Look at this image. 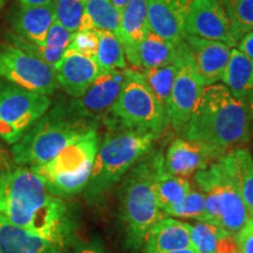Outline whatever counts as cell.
Wrapping results in <instances>:
<instances>
[{
    "mask_svg": "<svg viewBox=\"0 0 253 253\" xmlns=\"http://www.w3.org/2000/svg\"><path fill=\"white\" fill-rule=\"evenodd\" d=\"M0 219L62 244L71 229L67 204L28 167L14 168L0 186Z\"/></svg>",
    "mask_w": 253,
    "mask_h": 253,
    "instance_id": "cell-1",
    "label": "cell"
},
{
    "mask_svg": "<svg viewBox=\"0 0 253 253\" xmlns=\"http://www.w3.org/2000/svg\"><path fill=\"white\" fill-rule=\"evenodd\" d=\"M250 116L224 84L205 86L182 137L227 148L250 140Z\"/></svg>",
    "mask_w": 253,
    "mask_h": 253,
    "instance_id": "cell-2",
    "label": "cell"
},
{
    "mask_svg": "<svg viewBox=\"0 0 253 253\" xmlns=\"http://www.w3.org/2000/svg\"><path fill=\"white\" fill-rule=\"evenodd\" d=\"M94 129L96 122L78 115L69 104L56 106L12 145L11 155L20 167L41 166Z\"/></svg>",
    "mask_w": 253,
    "mask_h": 253,
    "instance_id": "cell-3",
    "label": "cell"
},
{
    "mask_svg": "<svg viewBox=\"0 0 253 253\" xmlns=\"http://www.w3.org/2000/svg\"><path fill=\"white\" fill-rule=\"evenodd\" d=\"M157 138L151 132L109 129L97 149L84 197L91 203L102 198L150 153Z\"/></svg>",
    "mask_w": 253,
    "mask_h": 253,
    "instance_id": "cell-4",
    "label": "cell"
},
{
    "mask_svg": "<svg viewBox=\"0 0 253 253\" xmlns=\"http://www.w3.org/2000/svg\"><path fill=\"white\" fill-rule=\"evenodd\" d=\"M161 153L150 151L125 176L120 188V218L125 229L126 243L131 250H140L151 227L163 218L157 207L153 177Z\"/></svg>",
    "mask_w": 253,
    "mask_h": 253,
    "instance_id": "cell-5",
    "label": "cell"
},
{
    "mask_svg": "<svg viewBox=\"0 0 253 253\" xmlns=\"http://www.w3.org/2000/svg\"><path fill=\"white\" fill-rule=\"evenodd\" d=\"M102 120L108 129L151 132L157 137L169 126L166 110L158 103L137 69H126V81L121 93Z\"/></svg>",
    "mask_w": 253,
    "mask_h": 253,
    "instance_id": "cell-6",
    "label": "cell"
},
{
    "mask_svg": "<svg viewBox=\"0 0 253 253\" xmlns=\"http://www.w3.org/2000/svg\"><path fill=\"white\" fill-rule=\"evenodd\" d=\"M99 145V135L94 129L47 163L31 167V169L50 194L60 198L72 197L86 188Z\"/></svg>",
    "mask_w": 253,
    "mask_h": 253,
    "instance_id": "cell-7",
    "label": "cell"
},
{
    "mask_svg": "<svg viewBox=\"0 0 253 253\" xmlns=\"http://www.w3.org/2000/svg\"><path fill=\"white\" fill-rule=\"evenodd\" d=\"M52 106L49 96L24 89L0 79V137L13 145Z\"/></svg>",
    "mask_w": 253,
    "mask_h": 253,
    "instance_id": "cell-8",
    "label": "cell"
},
{
    "mask_svg": "<svg viewBox=\"0 0 253 253\" xmlns=\"http://www.w3.org/2000/svg\"><path fill=\"white\" fill-rule=\"evenodd\" d=\"M0 79L47 96L59 88L53 66L9 43L0 45Z\"/></svg>",
    "mask_w": 253,
    "mask_h": 253,
    "instance_id": "cell-9",
    "label": "cell"
},
{
    "mask_svg": "<svg viewBox=\"0 0 253 253\" xmlns=\"http://www.w3.org/2000/svg\"><path fill=\"white\" fill-rule=\"evenodd\" d=\"M178 62L179 68L173 81L168 119L173 130L182 135L195 112L205 84L184 40L179 42Z\"/></svg>",
    "mask_w": 253,
    "mask_h": 253,
    "instance_id": "cell-10",
    "label": "cell"
},
{
    "mask_svg": "<svg viewBox=\"0 0 253 253\" xmlns=\"http://www.w3.org/2000/svg\"><path fill=\"white\" fill-rule=\"evenodd\" d=\"M195 181L202 191L214 195L220 210V227L237 237L248 223L250 214L232 179L216 161L207 169L196 172Z\"/></svg>",
    "mask_w": 253,
    "mask_h": 253,
    "instance_id": "cell-11",
    "label": "cell"
},
{
    "mask_svg": "<svg viewBox=\"0 0 253 253\" xmlns=\"http://www.w3.org/2000/svg\"><path fill=\"white\" fill-rule=\"evenodd\" d=\"M186 36L238 45L221 0H191L185 17Z\"/></svg>",
    "mask_w": 253,
    "mask_h": 253,
    "instance_id": "cell-12",
    "label": "cell"
},
{
    "mask_svg": "<svg viewBox=\"0 0 253 253\" xmlns=\"http://www.w3.org/2000/svg\"><path fill=\"white\" fill-rule=\"evenodd\" d=\"M125 81L126 69H102L88 89L80 97L71 101L69 107L82 118L97 122L112 109Z\"/></svg>",
    "mask_w": 253,
    "mask_h": 253,
    "instance_id": "cell-13",
    "label": "cell"
},
{
    "mask_svg": "<svg viewBox=\"0 0 253 253\" xmlns=\"http://www.w3.org/2000/svg\"><path fill=\"white\" fill-rule=\"evenodd\" d=\"M226 151L219 145L179 137L169 145L163 164L167 171L172 175L188 177L207 169Z\"/></svg>",
    "mask_w": 253,
    "mask_h": 253,
    "instance_id": "cell-14",
    "label": "cell"
},
{
    "mask_svg": "<svg viewBox=\"0 0 253 253\" xmlns=\"http://www.w3.org/2000/svg\"><path fill=\"white\" fill-rule=\"evenodd\" d=\"M54 71L59 87L73 99H77L88 89L102 69L94 59L68 47L61 60L54 66Z\"/></svg>",
    "mask_w": 253,
    "mask_h": 253,
    "instance_id": "cell-15",
    "label": "cell"
},
{
    "mask_svg": "<svg viewBox=\"0 0 253 253\" xmlns=\"http://www.w3.org/2000/svg\"><path fill=\"white\" fill-rule=\"evenodd\" d=\"M184 41L205 86L221 81L230 61L232 47L220 41L191 36H185Z\"/></svg>",
    "mask_w": 253,
    "mask_h": 253,
    "instance_id": "cell-16",
    "label": "cell"
},
{
    "mask_svg": "<svg viewBox=\"0 0 253 253\" xmlns=\"http://www.w3.org/2000/svg\"><path fill=\"white\" fill-rule=\"evenodd\" d=\"M191 0H148L149 31L172 42L184 40L185 17Z\"/></svg>",
    "mask_w": 253,
    "mask_h": 253,
    "instance_id": "cell-17",
    "label": "cell"
},
{
    "mask_svg": "<svg viewBox=\"0 0 253 253\" xmlns=\"http://www.w3.org/2000/svg\"><path fill=\"white\" fill-rule=\"evenodd\" d=\"M148 31V0H130L121 12L118 39L122 43L126 60L134 66V69H140L138 47Z\"/></svg>",
    "mask_w": 253,
    "mask_h": 253,
    "instance_id": "cell-18",
    "label": "cell"
},
{
    "mask_svg": "<svg viewBox=\"0 0 253 253\" xmlns=\"http://www.w3.org/2000/svg\"><path fill=\"white\" fill-rule=\"evenodd\" d=\"M143 245V253H167L191 248L190 224L163 217L151 227Z\"/></svg>",
    "mask_w": 253,
    "mask_h": 253,
    "instance_id": "cell-19",
    "label": "cell"
},
{
    "mask_svg": "<svg viewBox=\"0 0 253 253\" xmlns=\"http://www.w3.org/2000/svg\"><path fill=\"white\" fill-rule=\"evenodd\" d=\"M221 81L233 96L245 107L253 121V61L240 50L233 48Z\"/></svg>",
    "mask_w": 253,
    "mask_h": 253,
    "instance_id": "cell-20",
    "label": "cell"
},
{
    "mask_svg": "<svg viewBox=\"0 0 253 253\" xmlns=\"http://www.w3.org/2000/svg\"><path fill=\"white\" fill-rule=\"evenodd\" d=\"M217 163L236 184L250 218H253V157L251 153L248 149L237 148L221 155Z\"/></svg>",
    "mask_w": 253,
    "mask_h": 253,
    "instance_id": "cell-21",
    "label": "cell"
},
{
    "mask_svg": "<svg viewBox=\"0 0 253 253\" xmlns=\"http://www.w3.org/2000/svg\"><path fill=\"white\" fill-rule=\"evenodd\" d=\"M63 245L0 219V253H62Z\"/></svg>",
    "mask_w": 253,
    "mask_h": 253,
    "instance_id": "cell-22",
    "label": "cell"
},
{
    "mask_svg": "<svg viewBox=\"0 0 253 253\" xmlns=\"http://www.w3.org/2000/svg\"><path fill=\"white\" fill-rule=\"evenodd\" d=\"M54 4L21 6L12 18L14 33L34 43H42L54 23Z\"/></svg>",
    "mask_w": 253,
    "mask_h": 253,
    "instance_id": "cell-23",
    "label": "cell"
},
{
    "mask_svg": "<svg viewBox=\"0 0 253 253\" xmlns=\"http://www.w3.org/2000/svg\"><path fill=\"white\" fill-rule=\"evenodd\" d=\"M178 48L179 42H172L148 31L138 47L140 69L137 71L162 67L176 62L178 58Z\"/></svg>",
    "mask_w": 253,
    "mask_h": 253,
    "instance_id": "cell-24",
    "label": "cell"
},
{
    "mask_svg": "<svg viewBox=\"0 0 253 253\" xmlns=\"http://www.w3.org/2000/svg\"><path fill=\"white\" fill-rule=\"evenodd\" d=\"M164 155H161L153 177V189L157 207L163 210L179 199L189 191L191 185L185 177L176 176L167 171L163 164Z\"/></svg>",
    "mask_w": 253,
    "mask_h": 253,
    "instance_id": "cell-25",
    "label": "cell"
},
{
    "mask_svg": "<svg viewBox=\"0 0 253 253\" xmlns=\"http://www.w3.org/2000/svg\"><path fill=\"white\" fill-rule=\"evenodd\" d=\"M121 12L110 0H87L79 31H108L118 37Z\"/></svg>",
    "mask_w": 253,
    "mask_h": 253,
    "instance_id": "cell-26",
    "label": "cell"
},
{
    "mask_svg": "<svg viewBox=\"0 0 253 253\" xmlns=\"http://www.w3.org/2000/svg\"><path fill=\"white\" fill-rule=\"evenodd\" d=\"M178 68L179 62L178 58H177L176 62L169 63V65L162 66V67L140 71L145 84L149 87L154 96L156 97L158 103L166 110L167 115L168 112H169L170 96H171L173 81H175Z\"/></svg>",
    "mask_w": 253,
    "mask_h": 253,
    "instance_id": "cell-27",
    "label": "cell"
},
{
    "mask_svg": "<svg viewBox=\"0 0 253 253\" xmlns=\"http://www.w3.org/2000/svg\"><path fill=\"white\" fill-rule=\"evenodd\" d=\"M99 47L95 61L103 71L126 69V58L122 43L112 32L97 31Z\"/></svg>",
    "mask_w": 253,
    "mask_h": 253,
    "instance_id": "cell-28",
    "label": "cell"
},
{
    "mask_svg": "<svg viewBox=\"0 0 253 253\" xmlns=\"http://www.w3.org/2000/svg\"><path fill=\"white\" fill-rule=\"evenodd\" d=\"M225 230L219 225L205 221L190 224L191 248L197 253H217L220 239L226 235Z\"/></svg>",
    "mask_w": 253,
    "mask_h": 253,
    "instance_id": "cell-29",
    "label": "cell"
},
{
    "mask_svg": "<svg viewBox=\"0 0 253 253\" xmlns=\"http://www.w3.org/2000/svg\"><path fill=\"white\" fill-rule=\"evenodd\" d=\"M232 25L237 42L253 31V0H221Z\"/></svg>",
    "mask_w": 253,
    "mask_h": 253,
    "instance_id": "cell-30",
    "label": "cell"
},
{
    "mask_svg": "<svg viewBox=\"0 0 253 253\" xmlns=\"http://www.w3.org/2000/svg\"><path fill=\"white\" fill-rule=\"evenodd\" d=\"M205 196L202 191L190 188L182 199L163 209V214L177 218H191L198 221L202 220L204 213Z\"/></svg>",
    "mask_w": 253,
    "mask_h": 253,
    "instance_id": "cell-31",
    "label": "cell"
},
{
    "mask_svg": "<svg viewBox=\"0 0 253 253\" xmlns=\"http://www.w3.org/2000/svg\"><path fill=\"white\" fill-rule=\"evenodd\" d=\"M87 0H54V17L60 25L74 34L80 27Z\"/></svg>",
    "mask_w": 253,
    "mask_h": 253,
    "instance_id": "cell-32",
    "label": "cell"
},
{
    "mask_svg": "<svg viewBox=\"0 0 253 253\" xmlns=\"http://www.w3.org/2000/svg\"><path fill=\"white\" fill-rule=\"evenodd\" d=\"M99 47V34L96 30L78 31L73 34L69 48L77 50L82 55L95 60Z\"/></svg>",
    "mask_w": 253,
    "mask_h": 253,
    "instance_id": "cell-33",
    "label": "cell"
},
{
    "mask_svg": "<svg viewBox=\"0 0 253 253\" xmlns=\"http://www.w3.org/2000/svg\"><path fill=\"white\" fill-rule=\"evenodd\" d=\"M240 253H253V218H249L248 223L237 235Z\"/></svg>",
    "mask_w": 253,
    "mask_h": 253,
    "instance_id": "cell-34",
    "label": "cell"
},
{
    "mask_svg": "<svg viewBox=\"0 0 253 253\" xmlns=\"http://www.w3.org/2000/svg\"><path fill=\"white\" fill-rule=\"evenodd\" d=\"M12 160H13L12 155L9 154L8 151L0 148V186H1L5 179L7 178V176L15 168L13 167Z\"/></svg>",
    "mask_w": 253,
    "mask_h": 253,
    "instance_id": "cell-35",
    "label": "cell"
},
{
    "mask_svg": "<svg viewBox=\"0 0 253 253\" xmlns=\"http://www.w3.org/2000/svg\"><path fill=\"white\" fill-rule=\"evenodd\" d=\"M72 253H107V251L101 243L96 242V240H91V242L77 245V248L73 250Z\"/></svg>",
    "mask_w": 253,
    "mask_h": 253,
    "instance_id": "cell-36",
    "label": "cell"
},
{
    "mask_svg": "<svg viewBox=\"0 0 253 253\" xmlns=\"http://www.w3.org/2000/svg\"><path fill=\"white\" fill-rule=\"evenodd\" d=\"M237 46H238V50L253 61V31L244 34Z\"/></svg>",
    "mask_w": 253,
    "mask_h": 253,
    "instance_id": "cell-37",
    "label": "cell"
},
{
    "mask_svg": "<svg viewBox=\"0 0 253 253\" xmlns=\"http://www.w3.org/2000/svg\"><path fill=\"white\" fill-rule=\"evenodd\" d=\"M21 6H43L53 4L54 0H19Z\"/></svg>",
    "mask_w": 253,
    "mask_h": 253,
    "instance_id": "cell-38",
    "label": "cell"
},
{
    "mask_svg": "<svg viewBox=\"0 0 253 253\" xmlns=\"http://www.w3.org/2000/svg\"><path fill=\"white\" fill-rule=\"evenodd\" d=\"M110 1H112V4L115 6L120 12H122L130 0H110Z\"/></svg>",
    "mask_w": 253,
    "mask_h": 253,
    "instance_id": "cell-39",
    "label": "cell"
},
{
    "mask_svg": "<svg viewBox=\"0 0 253 253\" xmlns=\"http://www.w3.org/2000/svg\"><path fill=\"white\" fill-rule=\"evenodd\" d=\"M167 253H197L192 248H188V249H183V250H177V251H171V252H167Z\"/></svg>",
    "mask_w": 253,
    "mask_h": 253,
    "instance_id": "cell-40",
    "label": "cell"
},
{
    "mask_svg": "<svg viewBox=\"0 0 253 253\" xmlns=\"http://www.w3.org/2000/svg\"><path fill=\"white\" fill-rule=\"evenodd\" d=\"M5 1L6 0H0V9L2 8V6H4V4H5Z\"/></svg>",
    "mask_w": 253,
    "mask_h": 253,
    "instance_id": "cell-41",
    "label": "cell"
},
{
    "mask_svg": "<svg viewBox=\"0 0 253 253\" xmlns=\"http://www.w3.org/2000/svg\"><path fill=\"white\" fill-rule=\"evenodd\" d=\"M252 157H253V156H252Z\"/></svg>",
    "mask_w": 253,
    "mask_h": 253,
    "instance_id": "cell-42",
    "label": "cell"
}]
</instances>
